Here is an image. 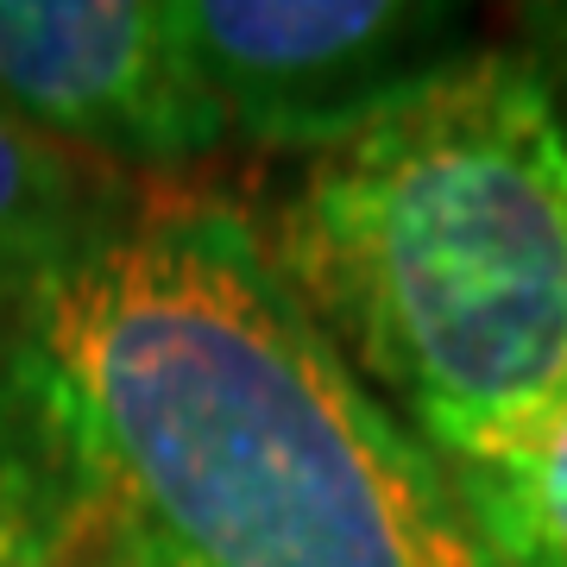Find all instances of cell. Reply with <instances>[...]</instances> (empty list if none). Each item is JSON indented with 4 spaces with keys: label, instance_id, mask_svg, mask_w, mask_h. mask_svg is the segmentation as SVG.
<instances>
[{
    "label": "cell",
    "instance_id": "obj_3",
    "mask_svg": "<svg viewBox=\"0 0 567 567\" xmlns=\"http://www.w3.org/2000/svg\"><path fill=\"white\" fill-rule=\"evenodd\" d=\"M227 133L341 152L480 51L466 7L429 0H171Z\"/></svg>",
    "mask_w": 567,
    "mask_h": 567
},
{
    "label": "cell",
    "instance_id": "obj_2",
    "mask_svg": "<svg viewBox=\"0 0 567 567\" xmlns=\"http://www.w3.org/2000/svg\"><path fill=\"white\" fill-rule=\"evenodd\" d=\"M278 271L461 480L567 410V58L473 51L309 164Z\"/></svg>",
    "mask_w": 567,
    "mask_h": 567
},
{
    "label": "cell",
    "instance_id": "obj_5",
    "mask_svg": "<svg viewBox=\"0 0 567 567\" xmlns=\"http://www.w3.org/2000/svg\"><path fill=\"white\" fill-rule=\"evenodd\" d=\"M121 215L114 189L89 183L63 145L39 140L0 102V347Z\"/></svg>",
    "mask_w": 567,
    "mask_h": 567
},
{
    "label": "cell",
    "instance_id": "obj_6",
    "mask_svg": "<svg viewBox=\"0 0 567 567\" xmlns=\"http://www.w3.org/2000/svg\"><path fill=\"white\" fill-rule=\"evenodd\" d=\"M466 492L517 567H567V410L517 461L466 480Z\"/></svg>",
    "mask_w": 567,
    "mask_h": 567
},
{
    "label": "cell",
    "instance_id": "obj_1",
    "mask_svg": "<svg viewBox=\"0 0 567 567\" xmlns=\"http://www.w3.org/2000/svg\"><path fill=\"white\" fill-rule=\"evenodd\" d=\"M0 567H517L215 196L133 203L0 347Z\"/></svg>",
    "mask_w": 567,
    "mask_h": 567
},
{
    "label": "cell",
    "instance_id": "obj_4",
    "mask_svg": "<svg viewBox=\"0 0 567 567\" xmlns=\"http://www.w3.org/2000/svg\"><path fill=\"white\" fill-rule=\"evenodd\" d=\"M0 102L126 171H183L234 140L171 0H0Z\"/></svg>",
    "mask_w": 567,
    "mask_h": 567
}]
</instances>
